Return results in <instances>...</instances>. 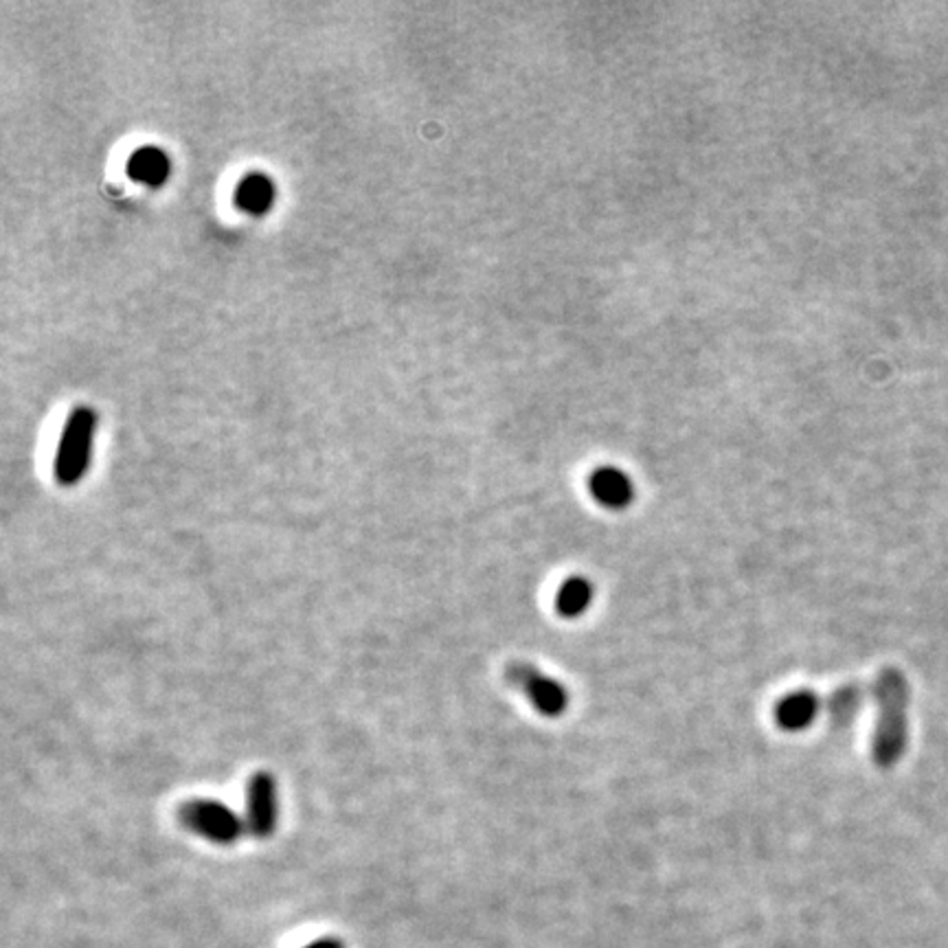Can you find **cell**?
<instances>
[{"mask_svg": "<svg viewBox=\"0 0 948 948\" xmlns=\"http://www.w3.org/2000/svg\"><path fill=\"white\" fill-rule=\"evenodd\" d=\"M876 696V727L872 740V755L881 769H892L901 762L909 740V683L898 667H885L874 683Z\"/></svg>", "mask_w": 948, "mask_h": 948, "instance_id": "obj_1", "label": "cell"}, {"mask_svg": "<svg viewBox=\"0 0 948 948\" xmlns=\"http://www.w3.org/2000/svg\"><path fill=\"white\" fill-rule=\"evenodd\" d=\"M95 431L97 415L90 406H77L70 411L53 461V477L57 486L73 488L86 477L92 461Z\"/></svg>", "mask_w": 948, "mask_h": 948, "instance_id": "obj_2", "label": "cell"}, {"mask_svg": "<svg viewBox=\"0 0 948 948\" xmlns=\"http://www.w3.org/2000/svg\"><path fill=\"white\" fill-rule=\"evenodd\" d=\"M178 819L189 832L220 848H231L247 835L244 817L225 802L209 797L183 802L178 806Z\"/></svg>", "mask_w": 948, "mask_h": 948, "instance_id": "obj_3", "label": "cell"}, {"mask_svg": "<svg viewBox=\"0 0 948 948\" xmlns=\"http://www.w3.org/2000/svg\"><path fill=\"white\" fill-rule=\"evenodd\" d=\"M505 678L532 702L538 713L547 718H558L569 707V691L565 685L541 672L534 663L512 661L505 667Z\"/></svg>", "mask_w": 948, "mask_h": 948, "instance_id": "obj_4", "label": "cell"}, {"mask_svg": "<svg viewBox=\"0 0 948 948\" xmlns=\"http://www.w3.org/2000/svg\"><path fill=\"white\" fill-rule=\"evenodd\" d=\"M242 817L253 839L266 841L275 835L280 821V786L271 771H255L249 777Z\"/></svg>", "mask_w": 948, "mask_h": 948, "instance_id": "obj_5", "label": "cell"}, {"mask_svg": "<svg viewBox=\"0 0 948 948\" xmlns=\"http://www.w3.org/2000/svg\"><path fill=\"white\" fill-rule=\"evenodd\" d=\"M819 713V698L813 691L799 689L784 696L775 709V720L784 731L808 729Z\"/></svg>", "mask_w": 948, "mask_h": 948, "instance_id": "obj_6", "label": "cell"}, {"mask_svg": "<svg viewBox=\"0 0 948 948\" xmlns=\"http://www.w3.org/2000/svg\"><path fill=\"white\" fill-rule=\"evenodd\" d=\"M275 203V185L273 181L262 172L247 174L238 189H236V205L251 214V216H264Z\"/></svg>", "mask_w": 948, "mask_h": 948, "instance_id": "obj_7", "label": "cell"}, {"mask_svg": "<svg viewBox=\"0 0 948 948\" xmlns=\"http://www.w3.org/2000/svg\"><path fill=\"white\" fill-rule=\"evenodd\" d=\"M128 174L132 181L148 185V187H161L170 176V159L159 148H141L137 150L128 161Z\"/></svg>", "mask_w": 948, "mask_h": 948, "instance_id": "obj_8", "label": "cell"}, {"mask_svg": "<svg viewBox=\"0 0 948 948\" xmlns=\"http://www.w3.org/2000/svg\"><path fill=\"white\" fill-rule=\"evenodd\" d=\"M591 492L602 505H607L611 510L626 508L634 497L629 477L620 470H613V468H602V470L593 472Z\"/></svg>", "mask_w": 948, "mask_h": 948, "instance_id": "obj_9", "label": "cell"}, {"mask_svg": "<svg viewBox=\"0 0 948 948\" xmlns=\"http://www.w3.org/2000/svg\"><path fill=\"white\" fill-rule=\"evenodd\" d=\"M593 602V585L582 578V576H574L569 578L556 593V611L567 618H580Z\"/></svg>", "mask_w": 948, "mask_h": 948, "instance_id": "obj_10", "label": "cell"}, {"mask_svg": "<svg viewBox=\"0 0 948 948\" xmlns=\"http://www.w3.org/2000/svg\"><path fill=\"white\" fill-rule=\"evenodd\" d=\"M863 698H865V691H863V689H861V685H857V683H852V685H846V687L837 689V691H835V696L830 698V713H832V720H835L837 724H850V722H852V718L857 716L859 707L863 705Z\"/></svg>", "mask_w": 948, "mask_h": 948, "instance_id": "obj_11", "label": "cell"}, {"mask_svg": "<svg viewBox=\"0 0 948 948\" xmlns=\"http://www.w3.org/2000/svg\"><path fill=\"white\" fill-rule=\"evenodd\" d=\"M304 948H345V945L338 938H318V940L306 945Z\"/></svg>", "mask_w": 948, "mask_h": 948, "instance_id": "obj_12", "label": "cell"}]
</instances>
